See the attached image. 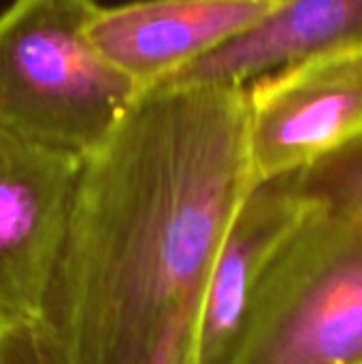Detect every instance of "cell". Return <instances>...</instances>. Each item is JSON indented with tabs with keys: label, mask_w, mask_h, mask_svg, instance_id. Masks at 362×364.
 Returning a JSON list of instances; mask_svg holds the SVG:
<instances>
[{
	"label": "cell",
	"mask_w": 362,
	"mask_h": 364,
	"mask_svg": "<svg viewBox=\"0 0 362 364\" xmlns=\"http://www.w3.org/2000/svg\"><path fill=\"white\" fill-rule=\"evenodd\" d=\"M362 45V0H284L280 9L160 85H247L303 58Z\"/></svg>",
	"instance_id": "cell-8"
},
{
	"label": "cell",
	"mask_w": 362,
	"mask_h": 364,
	"mask_svg": "<svg viewBox=\"0 0 362 364\" xmlns=\"http://www.w3.org/2000/svg\"><path fill=\"white\" fill-rule=\"evenodd\" d=\"M245 100L256 179L303 171L362 134V45L267 73Z\"/></svg>",
	"instance_id": "cell-4"
},
{
	"label": "cell",
	"mask_w": 362,
	"mask_h": 364,
	"mask_svg": "<svg viewBox=\"0 0 362 364\" xmlns=\"http://www.w3.org/2000/svg\"><path fill=\"white\" fill-rule=\"evenodd\" d=\"M0 364H58L36 328L0 333Z\"/></svg>",
	"instance_id": "cell-10"
},
{
	"label": "cell",
	"mask_w": 362,
	"mask_h": 364,
	"mask_svg": "<svg viewBox=\"0 0 362 364\" xmlns=\"http://www.w3.org/2000/svg\"><path fill=\"white\" fill-rule=\"evenodd\" d=\"M256 181L245 85L141 92L81 160L36 326L58 364H190L209 271Z\"/></svg>",
	"instance_id": "cell-1"
},
{
	"label": "cell",
	"mask_w": 362,
	"mask_h": 364,
	"mask_svg": "<svg viewBox=\"0 0 362 364\" xmlns=\"http://www.w3.org/2000/svg\"><path fill=\"white\" fill-rule=\"evenodd\" d=\"M79 168L77 156L0 130V333L41 322Z\"/></svg>",
	"instance_id": "cell-5"
},
{
	"label": "cell",
	"mask_w": 362,
	"mask_h": 364,
	"mask_svg": "<svg viewBox=\"0 0 362 364\" xmlns=\"http://www.w3.org/2000/svg\"><path fill=\"white\" fill-rule=\"evenodd\" d=\"M301 192L362 230V134L297 171Z\"/></svg>",
	"instance_id": "cell-9"
},
{
	"label": "cell",
	"mask_w": 362,
	"mask_h": 364,
	"mask_svg": "<svg viewBox=\"0 0 362 364\" xmlns=\"http://www.w3.org/2000/svg\"><path fill=\"white\" fill-rule=\"evenodd\" d=\"M96 0H11L0 11V130L85 158L141 90L87 36Z\"/></svg>",
	"instance_id": "cell-2"
},
{
	"label": "cell",
	"mask_w": 362,
	"mask_h": 364,
	"mask_svg": "<svg viewBox=\"0 0 362 364\" xmlns=\"http://www.w3.org/2000/svg\"><path fill=\"white\" fill-rule=\"evenodd\" d=\"M309 207L297 173L254 183L209 271L194 320L190 364H226L260 277Z\"/></svg>",
	"instance_id": "cell-7"
},
{
	"label": "cell",
	"mask_w": 362,
	"mask_h": 364,
	"mask_svg": "<svg viewBox=\"0 0 362 364\" xmlns=\"http://www.w3.org/2000/svg\"><path fill=\"white\" fill-rule=\"evenodd\" d=\"M226 364H362V230L312 203L260 277Z\"/></svg>",
	"instance_id": "cell-3"
},
{
	"label": "cell",
	"mask_w": 362,
	"mask_h": 364,
	"mask_svg": "<svg viewBox=\"0 0 362 364\" xmlns=\"http://www.w3.org/2000/svg\"><path fill=\"white\" fill-rule=\"evenodd\" d=\"M284 0H132L102 6L87 23L100 55L141 92L233 41Z\"/></svg>",
	"instance_id": "cell-6"
}]
</instances>
